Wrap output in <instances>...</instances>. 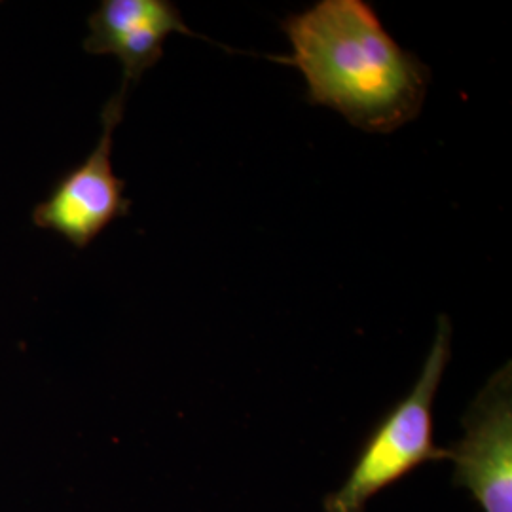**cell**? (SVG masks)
<instances>
[{
    "label": "cell",
    "instance_id": "6da1fadb",
    "mask_svg": "<svg viewBox=\"0 0 512 512\" xmlns=\"http://www.w3.org/2000/svg\"><path fill=\"white\" fill-rule=\"evenodd\" d=\"M293 54L268 57L304 74L308 101L353 128L393 133L420 116L431 73L385 31L365 0H319L281 21Z\"/></svg>",
    "mask_w": 512,
    "mask_h": 512
},
{
    "label": "cell",
    "instance_id": "7a4b0ae2",
    "mask_svg": "<svg viewBox=\"0 0 512 512\" xmlns=\"http://www.w3.org/2000/svg\"><path fill=\"white\" fill-rule=\"evenodd\" d=\"M452 359V325L440 315L433 346L418 382L395 404L363 440L346 480L325 495V512H365L385 488L429 461H448L446 448L435 444V397Z\"/></svg>",
    "mask_w": 512,
    "mask_h": 512
},
{
    "label": "cell",
    "instance_id": "3957f363",
    "mask_svg": "<svg viewBox=\"0 0 512 512\" xmlns=\"http://www.w3.org/2000/svg\"><path fill=\"white\" fill-rule=\"evenodd\" d=\"M126 97L124 88L110 97L101 112V135L95 148L33 211L35 226L63 236L76 249H86L114 220L126 217L131 207L124 196L126 183L112 167L114 131L122 122Z\"/></svg>",
    "mask_w": 512,
    "mask_h": 512
},
{
    "label": "cell",
    "instance_id": "277c9868",
    "mask_svg": "<svg viewBox=\"0 0 512 512\" xmlns=\"http://www.w3.org/2000/svg\"><path fill=\"white\" fill-rule=\"evenodd\" d=\"M463 437L446 448L452 484L482 512H512V365L494 372L461 418Z\"/></svg>",
    "mask_w": 512,
    "mask_h": 512
},
{
    "label": "cell",
    "instance_id": "5b68a950",
    "mask_svg": "<svg viewBox=\"0 0 512 512\" xmlns=\"http://www.w3.org/2000/svg\"><path fill=\"white\" fill-rule=\"evenodd\" d=\"M88 29L84 50L114 55L124 71V90L162 59L165 40L173 33L200 38L169 0H103L88 19Z\"/></svg>",
    "mask_w": 512,
    "mask_h": 512
}]
</instances>
